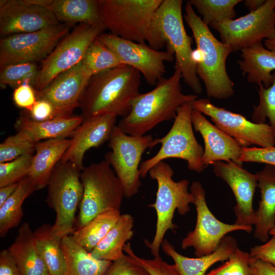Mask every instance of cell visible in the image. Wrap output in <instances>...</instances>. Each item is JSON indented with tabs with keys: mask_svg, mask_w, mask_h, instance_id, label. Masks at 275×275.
Instances as JSON below:
<instances>
[{
	"mask_svg": "<svg viewBox=\"0 0 275 275\" xmlns=\"http://www.w3.org/2000/svg\"><path fill=\"white\" fill-rule=\"evenodd\" d=\"M141 79L140 72L127 65L92 75L79 99L80 116L84 120L106 114L126 116L140 94Z\"/></svg>",
	"mask_w": 275,
	"mask_h": 275,
	"instance_id": "obj_1",
	"label": "cell"
},
{
	"mask_svg": "<svg viewBox=\"0 0 275 275\" xmlns=\"http://www.w3.org/2000/svg\"><path fill=\"white\" fill-rule=\"evenodd\" d=\"M181 78V72L175 69L172 76L161 78L153 90L140 93L117 126L127 134L143 136L158 124L174 119L181 106L198 98L197 94L182 93Z\"/></svg>",
	"mask_w": 275,
	"mask_h": 275,
	"instance_id": "obj_2",
	"label": "cell"
},
{
	"mask_svg": "<svg viewBox=\"0 0 275 275\" xmlns=\"http://www.w3.org/2000/svg\"><path fill=\"white\" fill-rule=\"evenodd\" d=\"M184 16L200 53L197 73L204 82L208 97L218 99L232 97L234 83L226 66L227 59L233 51L232 47L215 37L188 1L185 6Z\"/></svg>",
	"mask_w": 275,
	"mask_h": 275,
	"instance_id": "obj_3",
	"label": "cell"
},
{
	"mask_svg": "<svg viewBox=\"0 0 275 275\" xmlns=\"http://www.w3.org/2000/svg\"><path fill=\"white\" fill-rule=\"evenodd\" d=\"M181 0H163L153 21V45L158 50L164 45L175 56V69L179 70L186 84L197 94L203 88L191 59L192 38L186 33L182 15Z\"/></svg>",
	"mask_w": 275,
	"mask_h": 275,
	"instance_id": "obj_4",
	"label": "cell"
},
{
	"mask_svg": "<svg viewBox=\"0 0 275 275\" xmlns=\"http://www.w3.org/2000/svg\"><path fill=\"white\" fill-rule=\"evenodd\" d=\"M148 174L157 184L155 201L148 205L155 210L157 219L153 240L149 242L145 239L144 242L155 257L159 256L160 248L167 231L174 232L177 228L173 222L175 211L185 215L190 210L189 204H194V197L188 191L189 181L186 179L174 181L173 170L164 161L154 166Z\"/></svg>",
	"mask_w": 275,
	"mask_h": 275,
	"instance_id": "obj_5",
	"label": "cell"
},
{
	"mask_svg": "<svg viewBox=\"0 0 275 275\" xmlns=\"http://www.w3.org/2000/svg\"><path fill=\"white\" fill-rule=\"evenodd\" d=\"M103 25L123 39L152 48V24L163 0H98Z\"/></svg>",
	"mask_w": 275,
	"mask_h": 275,
	"instance_id": "obj_6",
	"label": "cell"
},
{
	"mask_svg": "<svg viewBox=\"0 0 275 275\" xmlns=\"http://www.w3.org/2000/svg\"><path fill=\"white\" fill-rule=\"evenodd\" d=\"M193 109L191 102L181 106L167 134L154 139L153 147L158 144H160L161 147L155 155L141 163L139 170L141 178L146 177L157 163L171 158L184 160L188 169L196 173H201L206 169L202 162L204 148L196 140L193 130Z\"/></svg>",
	"mask_w": 275,
	"mask_h": 275,
	"instance_id": "obj_7",
	"label": "cell"
},
{
	"mask_svg": "<svg viewBox=\"0 0 275 275\" xmlns=\"http://www.w3.org/2000/svg\"><path fill=\"white\" fill-rule=\"evenodd\" d=\"M80 171L69 161L60 160L50 176L46 203L56 214L52 233L63 238L73 231L75 215L83 197Z\"/></svg>",
	"mask_w": 275,
	"mask_h": 275,
	"instance_id": "obj_8",
	"label": "cell"
},
{
	"mask_svg": "<svg viewBox=\"0 0 275 275\" xmlns=\"http://www.w3.org/2000/svg\"><path fill=\"white\" fill-rule=\"evenodd\" d=\"M84 193L79 205L78 228L98 214L120 210L124 197L122 185L109 164L104 159L85 167L80 174Z\"/></svg>",
	"mask_w": 275,
	"mask_h": 275,
	"instance_id": "obj_9",
	"label": "cell"
},
{
	"mask_svg": "<svg viewBox=\"0 0 275 275\" xmlns=\"http://www.w3.org/2000/svg\"><path fill=\"white\" fill-rule=\"evenodd\" d=\"M151 135L133 136L124 132L117 125L113 129L108 146L111 151L105 155L119 179L125 197L136 195L141 186L140 166L142 155L147 149L153 148Z\"/></svg>",
	"mask_w": 275,
	"mask_h": 275,
	"instance_id": "obj_10",
	"label": "cell"
},
{
	"mask_svg": "<svg viewBox=\"0 0 275 275\" xmlns=\"http://www.w3.org/2000/svg\"><path fill=\"white\" fill-rule=\"evenodd\" d=\"M104 30L84 23L75 26L43 60L33 86L35 90H43L59 74L80 63L89 46Z\"/></svg>",
	"mask_w": 275,
	"mask_h": 275,
	"instance_id": "obj_11",
	"label": "cell"
},
{
	"mask_svg": "<svg viewBox=\"0 0 275 275\" xmlns=\"http://www.w3.org/2000/svg\"><path fill=\"white\" fill-rule=\"evenodd\" d=\"M71 24L58 23L32 33L1 39L0 68L7 65L44 60L69 33Z\"/></svg>",
	"mask_w": 275,
	"mask_h": 275,
	"instance_id": "obj_12",
	"label": "cell"
},
{
	"mask_svg": "<svg viewBox=\"0 0 275 275\" xmlns=\"http://www.w3.org/2000/svg\"><path fill=\"white\" fill-rule=\"evenodd\" d=\"M219 34L222 42L237 51L275 35V0H266L258 10L239 18L210 26Z\"/></svg>",
	"mask_w": 275,
	"mask_h": 275,
	"instance_id": "obj_13",
	"label": "cell"
},
{
	"mask_svg": "<svg viewBox=\"0 0 275 275\" xmlns=\"http://www.w3.org/2000/svg\"><path fill=\"white\" fill-rule=\"evenodd\" d=\"M190 188L194 197L197 222L194 230L182 240V249L193 248L197 257L209 255L217 250L228 233L237 230L252 231V226L226 224L217 219L207 206L205 191L201 182H193Z\"/></svg>",
	"mask_w": 275,
	"mask_h": 275,
	"instance_id": "obj_14",
	"label": "cell"
},
{
	"mask_svg": "<svg viewBox=\"0 0 275 275\" xmlns=\"http://www.w3.org/2000/svg\"><path fill=\"white\" fill-rule=\"evenodd\" d=\"M191 105L193 109L209 117L217 127L242 148L275 146V138L269 124L251 121L241 114L214 105L208 98H198Z\"/></svg>",
	"mask_w": 275,
	"mask_h": 275,
	"instance_id": "obj_15",
	"label": "cell"
},
{
	"mask_svg": "<svg viewBox=\"0 0 275 275\" xmlns=\"http://www.w3.org/2000/svg\"><path fill=\"white\" fill-rule=\"evenodd\" d=\"M98 38L114 51L124 64L138 70L147 82L156 86L166 73L165 63L172 62L174 54L170 51L155 50L146 43L123 39L112 33H102Z\"/></svg>",
	"mask_w": 275,
	"mask_h": 275,
	"instance_id": "obj_16",
	"label": "cell"
},
{
	"mask_svg": "<svg viewBox=\"0 0 275 275\" xmlns=\"http://www.w3.org/2000/svg\"><path fill=\"white\" fill-rule=\"evenodd\" d=\"M52 0H1L0 34L36 32L60 22L51 9Z\"/></svg>",
	"mask_w": 275,
	"mask_h": 275,
	"instance_id": "obj_17",
	"label": "cell"
},
{
	"mask_svg": "<svg viewBox=\"0 0 275 275\" xmlns=\"http://www.w3.org/2000/svg\"><path fill=\"white\" fill-rule=\"evenodd\" d=\"M92 76L81 61L57 76L43 90L36 91L37 100L50 103L56 118L72 116L79 106L80 98Z\"/></svg>",
	"mask_w": 275,
	"mask_h": 275,
	"instance_id": "obj_18",
	"label": "cell"
},
{
	"mask_svg": "<svg viewBox=\"0 0 275 275\" xmlns=\"http://www.w3.org/2000/svg\"><path fill=\"white\" fill-rule=\"evenodd\" d=\"M213 166L214 174L229 185L235 197V224L246 226L255 225L256 211L253 201L258 184L256 174L232 161H218Z\"/></svg>",
	"mask_w": 275,
	"mask_h": 275,
	"instance_id": "obj_19",
	"label": "cell"
},
{
	"mask_svg": "<svg viewBox=\"0 0 275 275\" xmlns=\"http://www.w3.org/2000/svg\"><path fill=\"white\" fill-rule=\"evenodd\" d=\"M117 118L106 114L84 120L70 135V145L61 160L69 161L82 171L85 153L109 141Z\"/></svg>",
	"mask_w": 275,
	"mask_h": 275,
	"instance_id": "obj_20",
	"label": "cell"
},
{
	"mask_svg": "<svg viewBox=\"0 0 275 275\" xmlns=\"http://www.w3.org/2000/svg\"><path fill=\"white\" fill-rule=\"evenodd\" d=\"M193 126L201 135L204 143L202 162L206 168L218 161H232L239 166L242 148L230 135L212 124L201 113L193 109Z\"/></svg>",
	"mask_w": 275,
	"mask_h": 275,
	"instance_id": "obj_21",
	"label": "cell"
},
{
	"mask_svg": "<svg viewBox=\"0 0 275 275\" xmlns=\"http://www.w3.org/2000/svg\"><path fill=\"white\" fill-rule=\"evenodd\" d=\"M161 248L172 258L181 275H206L210 266L217 262L228 260L238 247L235 238L226 235L215 251L196 258H189L178 253L167 239H163Z\"/></svg>",
	"mask_w": 275,
	"mask_h": 275,
	"instance_id": "obj_22",
	"label": "cell"
},
{
	"mask_svg": "<svg viewBox=\"0 0 275 275\" xmlns=\"http://www.w3.org/2000/svg\"><path fill=\"white\" fill-rule=\"evenodd\" d=\"M256 174L261 200L256 211L254 236L265 242L268 240L270 231L275 227V166L265 164Z\"/></svg>",
	"mask_w": 275,
	"mask_h": 275,
	"instance_id": "obj_23",
	"label": "cell"
},
{
	"mask_svg": "<svg viewBox=\"0 0 275 275\" xmlns=\"http://www.w3.org/2000/svg\"><path fill=\"white\" fill-rule=\"evenodd\" d=\"M83 121L80 115H72L36 121L23 115L17 118L14 127L17 132L24 133L34 142L38 143L42 140L66 138Z\"/></svg>",
	"mask_w": 275,
	"mask_h": 275,
	"instance_id": "obj_24",
	"label": "cell"
},
{
	"mask_svg": "<svg viewBox=\"0 0 275 275\" xmlns=\"http://www.w3.org/2000/svg\"><path fill=\"white\" fill-rule=\"evenodd\" d=\"M70 142L69 139L58 138L36 143L28 176L33 181L37 189L47 186L53 169L63 157Z\"/></svg>",
	"mask_w": 275,
	"mask_h": 275,
	"instance_id": "obj_25",
	"label": "cell"
},
{
	"mask_svg": "<svg viewBox=\"0 0 275 275\" xmlns=\"http://www.w3.org/2000/svg\"><path fill=\"white\" fill-rule=\"evenodd\" d=\"M240 51L237 64L242 74L250 83L270 86L275 71V51L265 47L262 42Z\"/></svg>",
	"mask_w": 275,
	"mask_h": 275,
	"instance_id": "obj_26",
	"label": "cell"
},
{
	"mask_svg": "<svg viewBox=\"0 0 275 275\" xmlns=\"http://www.w3.org/2000/svg\"><path fill=\"white\" fill-rule=\"evenodd\" d=\"M21 275H47V268L36 246L33 231L29 223L19 227L14 242L8 248Z\"/></svg>",
	"mask_w": 275,
	"mask_h": 275,
	"instance_id": "obj_27",
	"label": "cell"
},
{
	"mask_svg": "<svg viewBox=\"0 0 275 275\" xmlns=\"http://www.w3.org/2000/svg\"><path fill=\"white\" fill-rule=\"evenodd\" d=\"M61 248L65 260L66 275H104L112 263L95 258L71 235L62 239Z\"/></svg>",
	"mask_w": 275,
	"mask_h": 275,
	"instance_id": "obj_28",
	"label": "cell"
},
{
	"mask_svg": "<svg viewBox=\"0 0 275 275\" xmlns=\"http://www.w3.org/2000/svg\"><path fill=\"white\" fill-rule=\"evenodd\" d=\"M51 9L59 22L71 25L78 22L105 29L98 0H52Z\"/></svg>",
	"mask_w": 275,
	"mask_h": 275,
	"instance_id": "obj_29",
	"label": "cell"
},
{
	"mask_svg": "<svg viewBox=\"0 0 275 275\" xmlns=\"http://www.w3.org/2000/svg\"><path fill=\"white\" fill-rule=\"evenodd\" d=\"M134 219L129 213L121 214L115 225L90 252L95 258L114 261L123 257L124 248L133 235Z\"/></svg>",
	"mask_w": 275,
	"mask_h": 275,
	"instance_id": "obj_30",
	"label": "cell"
},
{
	"mask_svg": "<svg viewBox=\"0 0 275 275\" xmlns=\"http://www.w3.org/2000/svg\"><path fill=\"white\" fill-rule=\"evenodd\" d=\"M52 225L44 224L33 231L36 246L49 274L66 275L62 238L52 234Z\"/></svg>",
	"mask_w": 275,
	"mask_h": 275,
	"instance_id": "obj_31",
	"label": "cell"
},
{
	"mask_svg": "<svg viewBox=\"0 0 275 275\" xmlns=\"http://www.w3.org/2000/svg\"><path fill=\"white\" fill-rule=\"evenodd\" d=\"M36 190V185L28 176L19 182L15 191L0 206L1 237H5L10 229L19 225L23 216V203Z\"/></svg>",
	"mask_w": 275,
	"mask_h": 275,
	"instance_id": "obj_32",
	"label": "cell"
},
{
	"mask_svg": "<svg viewBox=\"0 0 275 275\" xmlns=\"http://www.w3.org/2000/svg\"><path fill=\"white\" fill-rule=\"evenodd\" d=\"M120 210L102 212L71 233L72 238L90 253L119 219Z\"/></svg>",
	"mask_w": 275,
	"mask_h": 275,
	"instance_id": "obj_33",
	"label": "cell"
},
{
	"mask_svg": "<svg viewBox=\"0 0 275 275\" xmlns=\"http://www.w3.org/2000/svg\"><path fill=\"white\" fill-rule=\"evenodd\" d=\"M189 3L201 15L208 26L234 19L236 15L234 7L241 0H189Z\"/></svg>",
	"mask_w": 275,
	"mask_h": 275,
	"instance_id": "obj_34",
	"label": "cell"
},
{
	"mask_svg": "<svg viewBox=\"0 0 275 275\" xmlns=\"http://www.w3.org/2000/svg\"><path fill=\"white\" fill-rule=\"evenodd\" d=\"M81 63L92 75L125 65L98 37L89 46Z\"/></svg>",
	"mask_w": 275,
	"mask_h": 275,
	"instance_id": "obj_35",
	"label": "cell"
},
{
	"mask_svg": "<svg viewBox=\"0 0 275 275\" xmlns=\"http://www.w3.org/2000/svg\"><path fill=\"white\" fill-rule=\"evenodd\" d=\"M258 86L259 103L254 106L252 120L256 123H265L268 119L275 138V71L272 73L270 86Z\"/></svg>",
	"mask_w": 275,
	"mask_h": 275,
	"instance_id": "obj_36",
	"label": "cell"
},
{
	"mask_svg": "<svg viewBox=\"0 0 275 275\" xmlns=\"http://www.w3.org/2000/svg\"><path fill=\"white\" fill-rule=\"evenodd\" d=\"M39 70L34 63H24L7 65L1 69L0 84L2 87L7 85L15 88L28 83L33 87L37 79Z\"/></svg>",
	"mask_w": 275,
	"mask_h": 275,
	"instance_id": "obj_37",
	"label": "cell"
},
{
	"mask_svg": "<svg viewBox=\"0 0 275 275\" xmlns=\"http://www.w3.org/2000/svg\"><path fill=\"white\" fill-rule=\"evenodd\" d=\"M36 143L22 132L8 136L0 144V163L33 154Z\"/></svg>",
	"mask_w": 275,
	"mask_h": 275,
	"instance_id": "obj_38",
	"label": "cell"
},
{
	"mask_svg": "<svg viewBox=\"0 0 275 275\" xmlns=\"http://www.w3.org/2000/svg\"><path fill=\"white\" fill-rule=\"evenodd\" d=\"M33 154L0 163V187L21 181L29 176Z\"/></svg>",
	"mask_w": 275,
	"mask_h": 275,
	"instance_id": "obj_39",
	"label": "cell"
},
{
	"mask_svg": "<svg viewBox=\"0 0 275 275\" xmlns=\"http://www.w3.org/2000/svg\"><path fill=\"white\" fill-rule=\"evenodd\" d=\"M250 253L237 248L227 261L206 275H252Z\"/></svg>",
	"mask_w": 275,
	"mask_h": 275,
	"instance_id": "obj_40",
	"label": "cell"
},
{
	"mask_svg": "<svg viewBox=\"0 0 275 275\" xmlns=\"http://www.w3.org/2000/svg\"><path fill=\"white\" fill-rule=\"evenodd\" d=\"M124 252L133 261L146 268L151 275H181L175 264L168 263L160 255L152 259L138 256L134 253L129 242L125 245Z\"/></svg>",
	"mask_w": 275,
	"mask_h": 275,
	"instance_id": "obj_41",
	"label": "cell"
},
{
	"mask_svg": "<svg viewBox=\"0 0 275 275\" xmlns=\"http://www.w3.org/2000/svg\"><path fill=\"white\" fill-rule=\"evenodd\" d=\"M104 275H151L128 255L113 261Z\"/></svg>",
	"mask_w": 275,
	"mask_h": 275,
	"instance_id": "obj_42",
	"label": "cell"
},
{
	"mask_svg": "<svg viewBox=\"0 0 275 275\" xmlns=\"http://www.w3.org/2000/svg\"><path fill=\"white\" fill-rule=\"evenodd\" d=\"M240 161L256 162L275 166V146L269 147L242 148Z\"/></svg>",
	"mask_w": 275,
	"mask_h": 275,
	"instance_id": "obj_43",
	"label": "cell"
},
{
	"mask_svg": "<svg viewBox=\"0 0 275 275\" xmlns=\"http://www.w3.org/2000/svg\"><path fill=\"white\" fill-rule=\"evenodd\" d=\"M13 99L16 106L29 112L37 100L36 90L31 84H23L15 89Z\"/></svg>",
	"mask_w": 275,
	"mask_h": 275,
	"instance_id": "obj_44",
	"label": "cell"
},
{
	"mask_svg": "<svg viewBox=\"0 0 275 275\" xmlns=\"http://www.w3.org/2000/svg\"><path fill=\"white\" fill-rule=\"evenodd\" d=\"M250 254L254 258L275 265V235L264 244L251 248Z\"/></svg>",
	"mask_w": 275,
	"mask_h": 275,
	"instance_id": "obj_45",
	"label": "cell"
},
{
	"mask_svg": "<svg viewBox=\"0 0 275 275\" xmlns=\"http://www.w3.org/2000/svg\"><path fill=\"white\" fill-rule=\"evenodd\" d=\"M28 112L27 116L36 121H43L56 118L52 104L43 99L37 100L32 108Z\"/></svg>",
	"mask_w": 275,
	"mask_h": 275,
	"instance_id": "obj_46",
	"label": "cell"
},
{
	"mask_svg": "<svg viewBox=\"0 0 275 275\" xmlns=\"http://www.w3.org/2000/svg\"><path fill=\"white\" fill-rule=\"evenodd\" d=\"M0 275H21L13 256L8 249L0 252Z\"/></svg>",
	"mask_w": 275,
	"mask_h": 275,
	"instance_id": "obj_47",
	"label": "cell"
},
{
	"mask_svg": "<svg viewBox=\"0 0 275 275\" xmlns=\"http://www.w3.org/2000/svg\"><path fill=\"white\" fill-rule=\"evenodd\" d=\"M250 266L252 275H275V266L252 257Z\"/></svg>",
	"mask_w": 275,
	"mask_h": 275,
	"instance_id": "obj_48",
	"label": "cell"
},
{
	"mask_svg": "<svg viewBox=\"0 0 275 275\" xmlns=\"http://www.w3.org/2000/svg\"><path fill=\"white\" fill-rule=\"evenodd\" d=\"M19 183H15L0 187V206L13 194Z\"/></svg>",
	"mask_w": 275,
	"mask_h": 275,
	"instance_id": "obj_49",
	"label": "cell"
},
{
	"mask_svg": "<svg viewBox=\"0 0 275 275\" xmlns=\"http://www.w3.org/2000/svg\"><path fill=\"white\" fill-rule=\"evenodd\" d=\"M266 0H245L244 4L250 12L255 11L259 9L265 3Z\"/></svg>",
	"mask_w": 275,
	"mask_h": 275,
	"instance_id": "obj_50",
	"label": "cell"
},
{
	"mask_svg": "<svg viewBox=\"0 0 275 275\" xmlns=\"http://www.w3.org/2000/svg\"><path fill=\"white\" fill-rule=\"evenodd\" d=\"M264 42L266 48L275 51V35L271 38L264 40Z\"/></svg>",
	"mask_w": 275,
	"mask_h": 275,
	"instance_id": "obj_51",
	"label": "cell"
},
{
	"mask_svg": "<svg viewBox=\"0 0 275 275\" xmlns=\"http://www.w3.org/2000/svg\"><path fill=\"white\" fill-rule=\"evenodd\" d=\"M269 235H275V227L270 231Z\"/></svg>",
	"mask_w": 275,
	"mask_h": 275,
	"instance_id": "obj_52",
	"label": "cell"
},
{
	"mask_svg": "<svg viewBox=\"0 0 275 275\" xmlns=\"http://www.w3.org/2000/svg\"><path fill=\"white\" fill-rule=\"evenodd\" d=\"M47 275H52V274H50L48 273Z\"/></svg>",
	"mask_w": 275,
	"mask_h": 275,
	"instance_id": "obj_53",
	"label": "cell"
},
{
	"mask_svg": "<svg viewBox=\"0 0 275 275\" xmlns=\"http://www.w3.org/2000/svg\"><path fill=\"white\" fill-rule=\"evenodd\" d=\"M275 266V265H274Z\"/></svg>",
	"mask_w": 275,
	"mask_h": 275,
	"instance_id": "obj_54",
	"label": "cell"
}]
</instances>
